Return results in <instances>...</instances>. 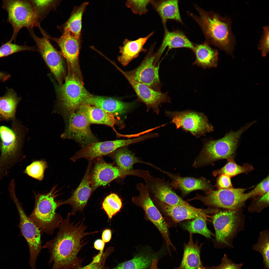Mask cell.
<instances>
[{
	"label": "cell",
	"mask_w": 269,
	"mask_h": 269,
	"mask_svg": "<svg viewBox=\"0 0 269 269\" xmlns=\"http://www.w3.org/2000/svg\"><path fill=\"white\" fill-rule=\"evenodd\" d=\"M255 122L247 124L237 131H230L219 139L205 141L193 167L195 168L203 167L221 159H233L241 135Z\"/></svg>",
	"instance_id": "277c9868"
},
{
	"label": "cell",
	"mask_w": 269,
	"mask_h": 269,
	"mask_svg": "<svg viewBox=\"0 0 269 269\" xmlns=\"http://www.w3.org/2000/svg\"><path fill=\"white\" fill-rule=\"evenodd\" d=\"M200 269H208L207 268H205L204 267L203 268Z\"/></svg>",
	"instance_id": "11a10c76"
},
{
	"label": "cell",
	"mask_w": 269,
	"mask_h": 269,
	"mask_svg": "<svg viewBox=\"0 0 269 269\" xmlns=\"http://www.w3.org/2000/svg\"><path fill=\"white\" fill-rule=\"evenodd\" d=\"M207 220L203 217H199L186 222L183 224V227L189 233L199 234L211 238L214 234L207 226L206 221Z\"/></svg>",
	"instance_id": "d590c367"
},
{
	"label": "cell",
	"mask_w": 269,
	"mask_h": 269,
	"mask_svg": "<svg viewBox=\"0 0 269 269\" xmlns=\"http://www.w3.org/2000/svg\"><path fill=\"white\" fill-rule=\"evenodd\" d=\"M218 189H227L233 188L231 177L224 174L219 175L215 185Z\"/></svg>",
	"instance_id": "bcb514c9"
},
{
	"label": "cell",
	"mask_w": 269,
	"mask_h": 269,
	"mask_svg": "<svg viewBox=\"0 0 269 269\" xmlns=\"http://www.w3.org/2000/svg\"><path fill=\"white\" fill-rule=\"evenodd\" d=\"M132 87L137 96L138 100L144 103L147 110L151 109L158 114L159 106L162 103H170L171 99L168 92L163 93L155 91L143 84L135 80L126 72L119 68Z\"/></svg>",
	"instance_id": "d6986e66"
},
{
	"label": "cell",
	"mask_w": 269,
	"mask_h": 269,
	"mask_svg": "<svg viewBox=\"0 0 269 269\" xmlns=\"http://www.w3.org/2000/svg\"><path fill=\"white\" fill-rule=\"evenodd\" d=\"M57 186L46 193H34L35 203L33 209L28 217L43 232L52 235L64 219L61 214L56 212L62 205V200L57 201L59 195L56 191Z\"/></svg>",
	"instance_id": "3957f363"
},
{
	"label": "cell",
	"mask_w": 269,
	"mask_h": 269,
	"mask_svg": "<svg viewBox=\"0 0 269 269\" xmlns=\"http://www.w3.org/2000/svg\"><path fill=\"white\" fill-rule=\"evenodd\" d=\"M84 113L91 124L105 125L112 128L118 134L114 127L118 121L113 114L94 106L82 104L78 108Z\"/></svg>",
	"instance_id": "83f0119b"
},
{
	"label": "cell",
	"mask_w": 269,
	"mask_h": 269,
	"mask_svg": "<svg viewBox=\"0 0 269 269\" xmlns=\"http://www.w3.org/2000/svg\"><path fill=\"white\" fill-rule=\"evenodd\" d=\"M152 1L128 0L126 2L125 4L134 13L141 15L147 12V5L149 3H151Z\"/></svg>",
	"instance_id": "b9f144b4"
},
{
	"label": "cell",
	"mask_w": 269,
	"mask_h": 269,
	"mask_svg": "<svg viewBox=\"0 0 269 269\" xmlns=\"http://www.w3.org/2000/svg\"><path fill=\"white\" fill-rule=\"evenodd\" d=\"M195 45L193 51L196 59L194 64L205 69L217 66L218 60L217 50L211 48L206 42Z\"/></svg>",
	"instance_id": "f546056e"
},
{
	"label": "cell",
	"mask_w": 269,
	"mask_h": 269,
	"mask_svg": "<svg viewBox=\"0 0 269 269\" xmlns=\"http://www.w3.org/2000/svg\"><path fill=\"white\" fill-rule=\"evenodd\" d=\"M158 260L157 259H154L148 269H158L157 265Z\"/></svg>",
	"instance_id": "f5cc1de1"
},
{
	"label": "cell",
	"mask_w": 269,
	"mask_h": 269,
	"mask_svg": "<svg viewBox=\"0 0 269 269\" xmlns=\"http://www.w3.org/2000/svg\"><path fill=\"white\" fill-rule=\"evenodd\" d=\"M110 155L116 166L124 171H130L133 170L134 165L138 163H143L153 167L154 166L151 164L139 159L128 149L127 146L118 149L110 153Z\"/></svg>",
	"instance_id": "4dcf8cb0"
},
{
	"label": "cell",
	"mask_w": 269,
	"mask_h": 269,
	"mask_svg": "<svg viewBox=\"0 0 269 269\" xmlns=\"http://www.w3.org/2000/svg\"><path fill=\"white\" fill-rule=\"evenodd\" d=\"M269 229L261 232L257 242L253 246V250L262 255L265 269H269Z\"/></svg>",
	"instance_id": "8d00e7d4"
},
{
	"label": "cell",
	"mask_w": 269,
	"mask_h": 269,
	"mask_svg": "<svg viewBox=\"0 0 269 269\" xmlns=\"http://www.w3.org/2000/svg\"><path fill=\"white\" fill-rule=\"evenodd\" d=\"M245 216L242 209L218 208L211 217L215 232L214 242L219 248L233 247V242L243 230Z\"/></svg>",
	"instance_id": "5b68a950"
},
{
	"label": "cell",
	"mask_w": 269,
	"mask_h": 269,
	"mask_svg": "<svg viewBox=\"0 0 269 269\" xmlns=\"http://www.w3.org/2000/svg\"><path fill=\"white\" fill-rule=\"evenodd\" d=\"M47 167L45 161L44 160L36 161L27 166L24 173L35 179L41 181L44 178V171Z\"/></svg>",
	"instance_id": "f35d334b"
},
{
	"label": "cell",
	"mask_w": 269,
	"mask_h": 269,
	"mask_svg": "<svg viewBox=\"0 0 269 269\" xmlns=\"http://www.w3.org/2000/svg\"><path fill=\"white\" fill-rule=\"evenodd\" d=\"M164 33L161 45L155 54L154 63L156 65L163 52L167 47L169 51L173 48H184L193 51L195 45L183 32L179 30L169 31L164 26Z\"/></svg>",
	"instance_id": "cb8c5ba5"
},
{
	"label": "cell",
	"mask_w": 269,
	"mask_h": 269,
	"mask_svg": "<svg viewBox=\"0 0 269 269\" xmlns=\"http://www.w3.org/2000/svg\"><path fill=\"white\" fill-rule=\"evenodd\" d=\"M162 211L175 223L186 220L194 219L202 217L207 220L210 216L205 210H198L182 206H171L156 200Z\"/></svg>",
	"instance_id": "d4e9b609"
},
{
	"label": "cell",
	"mask_w": 269,
	"mask_h": 269,
	"mask_svg": "<svg viewBox=\"0 0 269 269\" xmlns=\"http://www.w3.org/2000/svg\"><path fill=\"white\" fill-rule=\"evenodd\" d=\"M83 104L96 106L115 116L127 113L133 108L135 102H126L112 98L90 94Z\"/></svg>",
	"instance_id": "603a6c76"
},
{
	"label": "cell",
	"mask_w": 269,
	"mask_h": 269,
	"mask_svg": "<svg viewBox=\"0 0 269 269\" xmlns=\"http://www.w3.org/2000/svg\"><path fill=\"white\" fill-rule=\"evenodd\" d=\"M154 45L150 48L143 61L136 68L126 72L136 81L160 92L161 84L159 75V64H154L155 54Z\"/></svg>",
	"instance_id": "2e32d148"
},
{
	"label": "cell",
	"mask_w": 269,
	"mask_h": 269,
	"mask_svg": "<svg viewBox=\"0 0 269 269\" xmlns=\"http://www.w3.org/2000/svg\"><path fill=\"white\" fill-rule=\"evenodd\" d=\"M258 48L265 57L269 52V28L268 26L263 27V34L258 45Z\"/></svg>",
	"instance_id": "f6af8a7d"
},
{
	"label": "cell",
	"mask_w": 269,
	"mask_h": 269,
	"mask_svg": "<svg viewBox=\"0 0 269 269\" xmlns=\"http://www.w3.org/2000/svg\"><path fill=\"white\" fill-rule=\"evenodd\" d=\"M269 176H268L250 192L252 195L251 198H254L269 192Z\"/></svg>",
	"instance_id": "ee69618b"
},
{
	"label": "cell",
	"mask_w": 269,
	"mask_h": 269,
	"mask_svg": "<svg viewBox=\"0 0 269 269\" xmlns=\"http://www.w3.org/2000/svg\"><path fill=\"white\" fill-rule=\"evenodd\" d=\"M153 33L152 32L146 37L135 40L125 39L123 45L119 47L121 54L118 59L120 63L123 66H126L132 60L137 57L140 53L146 52L147 50L144 48V46Z\"/></svg>",
	"instance_id": "484cf974"
},
{
	"label": "cell",
	"mask_w": 269,
	"mask_h": 269,
	"mask_svg": "<svg viewBox=\"0 0 269 269\" xmlns=\"http://www.w3.org/2000/svg\"><path fill=\"white\" fill-rule=\"evenodd\" d=\"M2 8L7 13V21L11 25L13 33L9 40H15L20 29L24 27L31 29L39 26L38 12L27 1L6 0L2 1Z\"/></svg>",
	"instance_id": "52a82bcc"
},
{
	"label": "cell",
	"mask_w": 269,
	"mask_h": 269,
	"mask_svg": "<svg viewBox=\"0 0 269 269\" xmlns=\"http://www.w3.org/2000/svg\"><path fill=\"white\" fill-rule=\"evenodd\" d=\"M242 263L236 264L234 263L225 254L219 265L207 268L208 269H242Z\"/></svg>",
	"instance_id": "7bdbcfd3"
},
{
	"label": "cell",
	"mask_w": 269,
	"mask_h": 269,
	"mask_svg": "<svg viewBox=\"0 0 269 269\" xmlns=\"http://www.w3.org/2000/svg\"><path fill=\"white\" fill-rule=\"evenodd\" d=\"M2 120H2L1 117V116L0 115V121H2Z\"/></svg>",
	"instance_id": "9f6ffc18"
},
{
	"label": "cell",
	"mask_w": 269,
	"mask_h": 269,
	"mask_svg": "<svg viewBox=\"0 0 269 269\" xmlns=\"http://www.w3.org/2000/svg\"><path fill=\"white\" fill-rule=\"evenodd\" d=\"M68 115L66 129L62 135L63 137L74 140L82 147L98 141L91 130L90 123L80 109L78 108Z\"/></svg>",
	"instance_id": "5bb4252c"
},
{
	"label": "cell",
	"mask_w": 269,
	"mask_h": 269,
	"mask_svg": "<svg viewBox=\"0 0 269 269\" xmlns=\"http://www.w3.org/2000/svg\"><path fill=\"white\" fill-rule=\"evenodd\" d=\"M70 212L59 225V231L55 237L47 242L43 248L48 249L50 254L49 265L51 269H71L75 268L78 263L77 255L86 244L83 239L85 236L99 232H86L87 226L82 222L76 224L70 221Z\"/></svg>",
	"instance_id": "6da1fadb"
},
{
	"label": "cell",
	"mask_w": 269,
	"mask_h": 269,
	"mask_svg": "<svg viewBox=\"0 0 269 269\" xmlns=\"http://www.w3.org/2000/svg\"><path fill=\"white\" fill-rule=\"evenodd\" d=\"M8 171L5 170L0 165V180L7 174Z\"/></svg>",
	"instance_id": "db71d44e"
},
{
	"label": "cell",
	"mask_w": 269,
	"mask_h": 269,
	"mask_svg": "<svg viewBox=\"0 0 269 269\" xmlns=\"http://www.w3.org/2000/svg\"><path fill=\"white\" fill-rule=\"evenodd\" d=\"M32 34L42 57L60 86H61L65 75V68L62 56L46 38H40Z\"/></svg>",
	"instance_id": "ac0fdd59"
},
{
	"label": "cell",
	"mask_w": 269,
	"mask_h": 269,
	"mask_svg": "<svg viewBox=\"0 0 269 269\" xmlns=\"http://www.w3.org/2000/svg\"><path fill=\"white\" fill-rule=\"evenodd\" d=\"M102 253L100 252L94 258L92 262L88 265L76 269H103L102 265L100 262Z\"/></svg>",
	"instance_id": "7dc6e473"
},
{
	"label": "cell",
	"mask_w": 269,
	"mask_h": 269,
	"mask_svg": "<svg viewBox=\"0 0 269 269\" xmlns=\"http://www.w3.org/2000/svg\"><path fill=\"white\" fill-rule=\"evenodd\" d=\"M58 89L60 104L68 114L77 110L90 94L78 75L69 70Z\"/></svg>",
	"instance_id": "8fae6325"
},
{
	"label": "cell",
	"mask_w": 269,
	"mask_h": 269,
	"mask_svg": "<svg viewBox=\"0 0 269 269\" xmlns=\"http://www.w3.org/2000/svg\"><path fill=\"white\" fill-rule=\"evenodd\" d=\"M269 192L254 199L248 207L250 213L260 212L269 206Z\"/></svg>",
	"instance_id": "60d3db41"
},
{
	"label": "cell",
	"mask_w": 269,
	"mask_h": 269,
	"mask_svg": "<svg viewBox=\"0 0 269 269\" xmlns=\"http://www.w3.org/2000/svg\"><path fill=\"white\" fill-rule=\"evenodd\" d=\"M10 75L7 73L0 71V80L4 81L8 79L10 77Z\"/></svg>",
	"instance_id": "816d5d0a"
},
{
	"label": "cell",
	"mask_w": 269,
	"mask_h": 269,
	"mask_svg": "<svg viewBox=\"0 0 269 269\" xmlns=\"http://www.w3.org/2000/svg\"><path fill=\"white\" fill-rule=\"evenodd\" d=\"M112 236L111 230L110 229H106L102 232L101 236L102 240L105 243H108L111 240Z\"/></svg>",
	"instance_id": "c3c4849f"
},
{
	"label": "cell",
	"mask_w": 269,
	"mask_h": 269,
	"mask_svg": "<svg viewBox=\"0 0 269 269\" xmlns=\"http://www.w3.org/2000/svg\"><path fill=\"white\" fill-rule=\"evenodd\" d=\"M105 243L101 239H98L96 240L94 243V248L100 252H103L105 246Z\"/></svg>",
	"instance_id": "f907efd6"
},
{
	"label": "cell",
	"mask_w": 269,
	"mask_h": 269,
	"mask_svg": "<svg viewBox=\"0 0 269 269\" xmlns=\"http://www.w3.org/2000/svg\"><path fill=\"white\" fill-rule=\"evenodd\" d=\"M102 206V209L106 213L108 219L111 220L120 211L122 203L121 199L117 194L112 193L106 197Z\"/></svg>",
	"instance_id": "74e56055"
},
{
	"label": "cell",
	"mask_w": 269,
	"mask_h": 269,
	"mask_svg": "<svg viewBox=\"0 0 269 269\" xmlns=\"http://www.w3.org/2000/svg\"><path fill=\"white\" fill-rule=\"evenodd\" d=\"M31 50V48L26 46L13 43L9 41L0 47V58L20 51Z\"/></svg>",
	"instance_id": "ab89813d"
},
{
	"label": "cell",
	"mask_w": 269,
	"mask_h": 269,
	"mask_svg": "<svg viewBox=\"0 0 269 269\" xmlns=\"http://www.w3.org/2000/svg\"><path fill=\"white\" fill-rule=\"evenodd\" d=\"M194 6L199 16L190 12H188V14L201 27L205 37V42L231 54L235 40L229 18L222 17L211 11H207L196 5Z\"/></svg>",
	"instance_id": "7a4b0ae2"
},
{
	"label": "cell",
	"mask_w": 269,
	"mask_h": 269,
	"mask_svg": "<svg viewBox=\"0 0 269 269\" xmlns=\"http://www.w3.org/2000/svg\"><path fill=\"white\" fill-rule=\"evenodd\" d=\"M172 180V185L175 189H179L183 197L193 191L201 190L205 192L213 190L210 181L203 177L196 178L181 177L179 174H174L162 170Z\"/></svg>",
	"instance_id": "7402d4cb"
},
{
	"label": "cell",
	"mask_w": 269,
	"mask_h": 269,
	"mask_svg": "<svg viewBox=\"0 0 269 269\" xmlns=\"http://www.w3.org/2000/svg\"><path fill=\"white\" fill-rule=\"evenodd\" d=\"M52 39L58 44L63 55L66 59L68 70L78 75L79 39L70 32L65 31L60 38Z\"/></svg>",
	"instance_id": "44dd1931"
},
{
	"label": "cell",
	"mask_w": 269,
	"mask_h": 269,
	"mask_svg": "<svg viewBox=\"0 0 269 269\" xmlns=\"http://www.w3.org/2000/svg\"><path fill=\"white\" fill-rule=\"evenodd\" d=\"M136 186L139 194L138 196L132 198L133 202L143 209L148 219L160 232L166 241L169 252L170 246L176 250L170 238L168 225L153 203L146 186L143 183H139Z\"/></svg>",
	"instance_id": "7c38bea8"
},
{
	"label": "cell",
	"mask_w": 269,
	"mask_h": 269,
	"mask_svg": "<svg viewBox=\"0 0 269 269\" xmlns=\"http://www.w3.org/2000/svg\"><path fill=\"white\" fill-rule=\"evenodd\" d=\"M144 140L143 136L134 138L97 141L86 147H82L70 159L75 162L81 158H85L88 161L110 154L116 150L131 144L138 143Z\"/></svg>",
	"instance_id": "9a60e30c"
},
{
	"label": "cell",
	"mask_w": 269,
	"mask_h": 269,
	"mask_svg": "<svg viewBox=\"0 0 269 269\" xmlns=\"http://www.w3.org/2000/svg\"><path fill=\"white\" fill-rule=\"evenodd\" d=\"M144 180L149 193L151 194L156 200L171 206H182L195 210H199L178 195L171 182L163 178L151 175Z\"/></svg>",
	"instance_id": "e0dca14e"
},
{
	"label": "cell",
	"mask_w": 269,
	"mask_h": 269,
	"mask_svg": "<svg viewBox=\"0 0 269 269\" xmlns=\"http://www.w3.org/2000/svg\"><path fill=\"white\" fill-rule=\"evenodd\" d=\"M158 254L147 251L141 252L132 259L119 264L113 269H148L152 261L157 259Z\"/></svg>",
	"instance_id": "d6a6232c"
},
{
	"label": "cell",
	"mask_w": 269,
	"mask_h": 269,
	"mask_svg": "<svg viewBox=\"0 0 269 269\" xmlns=\"http://www.w3.org/2000/svg\"><path fill=\"white\" fill-rule=\"evenodd\" d=\"M88 3L84 2L74 8L64 28V31L70 32L78 39L81 34L82 16Z\"/></svg>",
	"instance_id": "836d02e7"
},
{
	"label": "cell",
	"mask_w": 269,
	"mask_h": 269,
	"mask_svg": "<svg viewBox=\"0 0 269 269\" xmlns=\"http://www.w3.org/2000/svg\"><path fill=\"white\" fill-rule=\"evenodd\" d=\"M167 116L177 129L180 128L197 137L204 135L213 130L207 117L201 113L190 110L183 111H166Z\"/></svg>",
	"instance_id": "4fadbf2b"
},
{
	"label": "cell",
	"mask_w": 269,
	"mask_h": 269,
	"mask_svg": "<svg viewBox=\"0 0 269 269\" xmlns=\"http://www.w3.org/2000/svg\"><path fill=\"white\" fill-rule=\"evenodd\" d=\"M246 189L232 188L211 190L205 192V196L196 194V196L188 201L197 200L208 206L215 208L228 210L242 209L246 202L251 198L250 192L244 193Z\"/></svg>",
	"instance_id": "ba28073f"
},
{
	"label": "cell",
	"mask_w": 269,
	"mask_h": 269,
	"mask_svg": "<svg viewBox=\"0 0 269 269\" xmlns=\"http://www.w3.org/2000/svg\"><path fill=\"white\" fill-rule=\"evenodd\" d=\"M9 193L18 212L20 218L18 226L21 234L25 239L28 246L29 265L31 269H36L37 258L43 248L41 238L43 232L27 216L16 197L15 191L11 190Z\"/></svg>",
	"instance_id": "9c48e42d"
},
{
	"label": "cell",
	"mask_w": 269,
	"mask_h": 269,
	"mask_svg": "<svg viewBox=\"0 0 269 269\" xmlns=\"http://www.w3.org/2000/svg\"><path fill=\"white\" fill-rule=\"evenodd\" d=\"M90 173V181L93 192L98 188L106 185L112 181L128 176H134L143 179L149 175L147 171L141 169L122 170L116 165L105 161L102 157L93 160Z\"/></svg>",
	"instance_id": "30bf717a"
},
{
	"label": "cell",
	"mask_w": 269,
	"mask_h": 269,
	"mask_svg": "<svg viewBox=\"0 0 269 269\" xmlns=\"http://www.w3.org/2000/svg\"><path fill=\"white\" fill-rule=\"evenodd\" d=\"M203 243L198 245V241L194 243L193 234L189 233L187 243H184V252L181 263L175 269H199L204 267L200 258V251Z\"/></svg>",
	"instance_id": "4316f807"
},
{
	"label": "cell",
	"mask_w": 269,
	"mask_h": 269,
	"mask_svg": "<svg viewBox=\"0 0 269 269\" xmlns=\"http://www.w3.org/2000/svg\"><path fill=\"white\" fill-rule=\"evenodd\" d=\"M93 160L89 161L85 174L80 184L67 199L62 201V205L68 204L72 207L70 214L75 215L76 212L82 211L93 192L90 181V173Z\"/></svg>",
	"instance_id": "ffe728a7"
},
{
	"label": "cell",
	"mask_w": 269,
	"mask_h": 269,
	"mask_svg": "<svg viewBox=\"0 0 269 269\" xmlns=\"http://www.w3.org/2000/svg\"><path fill=\"white\" fill-rule=\"evenodd\" d=\"M20 98L12 89L7 90L0 97V115L3 120H12L16 118V110Z\"/></svg>",
	"instance_id": "1f68e13d"
},
{
	"label": "cell",
	"mask_w": 269,
	"mask_h": 269,
	"mask_svg": "<svg viewBox=\"0 0 269 269\" xmlns=\"http://www.w3.org/2000/svg\"><path fill=\"white\" fill-rule=\"evenodd\" d=\"M53 1L52 0H37L32 1V2L37 7L42 8L48 6Z\"/></svg>",
	"instance_id": "681fc988"
},
{
	"label": "cell",
	"mask_w": 269,
	"mask_h": 269,
	"mask_svg": "<svg viewBox=\"0 0 269 269\" xmlns=\"http://www.w3.org/2000/svg\"><path fill=\"white\" fill-rule=\"evenodd\" d=\"M23 129L16 118L12 120L10 127L0 126V165L7 171L22 160Z\"/></svg>",
	"instance_id": "8992f818"
},
{
	"label": "cell",
	"mask_w": 269,
	"mask_h": 269,
	"mask_svg": "<svg viewBox=\"0 0 269 269\" xmlns=\"http://www.w3.org/2000/svg\"><path fill=\"white\" fill-rule=\"evenodd\" d=\"M151 3L159 14L164 26L170 20L183 23L180 12L178 0H152Z\"/></svg>",
	"instance_id": "f1b7e54d"
},
{
	"label": "cell",
	"mask_w": 269,
	"mask_h": 269,
	"mask_svg": "<svg viewBox=\"0 0 269 269\" xmlns=\"http://www.w3.org/2000/svg\"><path fill=\"white\" fill-rule=\"evenodd\" d=\"M253 170V167L251 164H245L241 166L236 163L233 159H230L227 160L226 164L223 167L214 171L213 175L216 177L224 174L231 177L240 174L247 173Z\"/></svg>",
	"instance_id": "e575fe53"
}]
</instances>
